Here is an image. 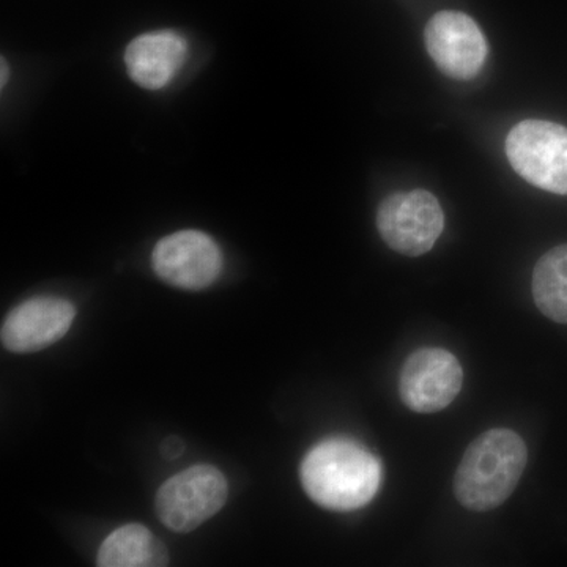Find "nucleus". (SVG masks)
<instances>
[{
  "instance_id": "obj_3",
  "label": "nucleus",
  "mask_w": 567,
  "mask_h": 567,
  "mask_svg": "<svg viewBox=\"0 0 567 567\" xmlns=\"http://www.w3.org/2000/svg\"><path fill=\"white\" fill-rule=\"evenodd\" d=\"M506 155L522 178L537 188L567 194V128L547 121L517 123L506 137Z\"/></svg>"
},
{
  "instance_id": "obj_8",
  "label": "nucleus",
  "mask_w": 567,
  "mask_h": 567,
  "mask_svg": "<svg viewBox=\"0 0 567 567\" xmlns=\"http://www.w3.org/2000/svg\"><path fill=\"white\" fill-rule=\"evenodd\" d=\"M425 48L440 71L454 80H472L487 59V41L480 25L461 11H440L424 31Z\"/></svg>"
},
{
  "instance_id": "obj_12",
  "label": "nucleus",
  "mask_w": 567,
  "mask_h": 567,
  "mask_svg": "<svg viewBox=\"0 0 567 567\" xmlns=\"http://www.w3.org/2000/svg\"><path fill=\"white\" fill-rule=\"evenodd\" d=\"M533 298L547 319L567 323V245L544 254L533 271Z\"/></svg>"
},
{
  "instance_id": "obj_1",
  "label": "nucleus",
  "mask_w": 567,
  "mask_h": 567,
  "mask_svg": "<svg viewBox=\"0 0 567 567\" xmlns=\"http://www.w3.org/2000/svg\"><path fill=\"white\" fill-rule=\"evenodd\" d=\"M300 480L317 505L347 513L372 502L382 483V465L353 440L328 439L306 454Z\"/></svg>"
},
{
  "instance_id": "obj_5",
  "label": "nucleus",
  "mask_w": 567,
  "mask_h": 567,
  "mask_svg": "<svg viewBox=\"0 0 567 567\" xmlns=\"http://www.w3.org/2000/svg\"><path fill=\"white\" fill-rule=\"evenodd\" d=\"M445 227V215L434 194L425 189L394 193L377 210V229L395 252L417 257L431 251Z\"/></svg>"
},
{
  "instance_id": "obj_2",
  "label": "nucleus",
  "mask_w": 567,
  "mask_h": 567,
  "mask_svg": "<svg viewBox=\"0 0 567 567\" xmlns=\"http://www.w3.org/2000/svg\"><path fill=\"white\" fill-rule=\"evenodd\" d=\"M528 450L511 429H491L470 443L454 475V495L468 511L503 505L524 475Z\"/></svg>"
},
{
  "instance_id": "obj_13",
  "label": "nucleus",
  "mask_w": 567,
  "mask_h": 567,
  "mask_svg": "<svg viewBox=\"0 0 567 567\" xmlns=\"http://www.w3.org/2000/svg\"><path fill=\"white\" fill-rule=\"evenodd\" d=\"M185 451V442L178 436L171 435L162 443V456L167 461H175Z\"/></svg>"
},
{
  "instance_id": "obj_11",
  "label": "nucleus",
  "mask_w": 567,
  "mask_h": 567,
  "mask_svg": "<svg viewBox=\"0 0 567 567\" xmlns=\"http://www.w3.org/2000/svg\"><path fill=\"white\" fill-rule=\"evenodd\" d=\"M100 567H162L169 554L162 540L141 524H128L112 532L96 555Z\"/></svg>"
},
{
  "instance_id": "obj_9",
  "label": "nucleus",
  "mask_w": 567,
  "mask_h": 567,
  "mask_svg": "<svg viewBox=\"0 0 567 567\" xmlns=\"http://www.w3.org/2000/svg\"><path fill=\"white\" fill-rule=\"evenodd\" d=\"M74 317L76 308L69 300L58 297L31 298L6 317L0 339L10 352H40L69 333Z\"/></svg>"
},
{
  "instance_id": "obj_7",
  "label": "nucleus",
  "mask_w": 567,
  "mask_h": 567,
  "mask_svg": "<svg viewBox=\"0 0 567 567\" xmlns=\"http://www.w3.org/2000/svg\"><path fill=\"white\" fill-rule=\"evenodd\" d=\"M152 265L164 282L178 289L203 290L221 275L223 254L207 234L181 230L156 244Z\"/></svg>"
},
{
  "instance_id": "obj_4",
  "label": "nucleus",
  "mask_w": 567,
  "mask_h": 567,
  "mask_svg": "<svg viewBox=\"0 0 567 567\" xmlns=\"http://www.w3.org/2000/svg\"><path fill=\"white\" fill-rule=\"evenodd\" d=\"M227 495L226 476L216 466H189L159 487L156 514L175 533L194 532L221 511Z\"/></svg>"
},
{
  "instance_id": "obj_14",
  "label": "nucleus",
  "mask_w": 567,
  "mask_h": 567,
  "mask_svg": "<svg viewBox=\"0 0 567 567\" xmlns=\"http://www.w3.org/2000/svg\"><path fill=\"white\" fill-rule=\"evenodd\" d=\"M7 78H9V69H7V63L2 59V85H6Z\"/></svg>"
},
{
  "instance_id": "obj_10",
  "label": "nucleus",
  "mask_w": 567,
  "mask_h": 567,
  "mask_svg": "<svg viewBox=\"0 0 567 567\" xmlns=\"http://www.w3.org/2000/svg\"><path fill=\"white\" fill-rule=\"evenodd\" d=\"M188 44L181 33L156 31L144 33L125 51L126 70L132 80L147 91H159L174 80L185 63Z\"/></svg>"
},
{
  "instance_id": "obj_6",
  "label": "nucleus",
  "mask_w": 567,
  "mask_h": 567,
  "mask_svg": "<svg viewBox=\"0 0 567 567\" xmlns=\"http://www.w3.org/2000/svg\"><path fill=\"white\" fill-rule=\"evenodd\" d=\"M464 371L445 349H420L406 358L399 375L402 402L416 413H435L453 404L462 391Z\"/></svg>"
}]
</instances>
